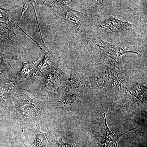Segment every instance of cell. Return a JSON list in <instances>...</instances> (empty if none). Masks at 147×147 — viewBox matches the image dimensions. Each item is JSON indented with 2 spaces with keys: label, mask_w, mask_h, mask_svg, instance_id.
I'll list each match as a JSON object with an SVG mask.
<instances>
[{
  "label": "cell",
  "mask_w": 147,
  "mask_h": 147,
  "mask_svg": "<svg viewBox=\"0 0 147 147\" xmlns=\"http://www.w3.org/2000/svg\"><path fill=\"white\" fill-rule=\"evenodd\" d=\"M93 42L95 47H97L99 54L113 63H119L121 58L127 53L138 54L136 52L129 51L117 44L105 42L100 38L95 39Z\"/></svg>",
  "instance_id": "obj_1"
},
{
  "label": "cell",
  "mask_w": 147,
  "mask_h": 147,
  "mask_svg": "<svg viewBox=\"0 0 147 147\" xmlns=\"http://www.w3.org/2000/svg\"><path fill=\"white\" fill-rule=\"evenodd\" d=\"M104 117L105 119V128H106V133L104 136H102L98 132L92 130V131L94 132L93 137L96 139H97L98 141L97 144L99 145L100 147H118L117 144L120 138L125 133L136 129L135 128L131 130H128L125 133L121 135H116L114 132L111 131L108 127L107 122H106V116L105 114H104Z\"/></svg>",
  "instance_id": "obj_2"
},
{
  "label": "cell",
  "mask_w": 147,
  "mask_h": 147,
  "mask_svg": "<svg viewBox=\"0 0 147 147\" xmlns=\"http://www.w3.org/2000/svg\"><path fill=\"white\" fill-rule=\"evenodd\" d=\"M133 24L126 21L115 17H109L102 21L99 27L105 30L115 32H122L130 30L133 28Z\"/></svg>",
  "instance_id": "obj_3"
},
{
  "label": "cell",
  "mask_w": 147,
  "mask_h": 147,
  "mask_svg": "<svg viewBox=\"0 0 147 147\" xmlns=\"http://www.w3.org/2000/svg\"><path fill=\"white\" fill-rule=\"evenodd\" d=\"M36 138L33 143L30 145H25V147H47L46 146V139L45 136L41 133H34Z\"/></svg>",
  "instance_id": "obj_4"
},
{
  "label": "cell",
  "mask_w": 147,
  "mask_h": 147,
  "mask_svg": "<svg viewBox=\"0 0 147 147\" xmlns=\"http://www.w3.org/2000/svg\"><path fill=\"white\" fill-rule=\"evenodd\" d=\"M62 147H73V146H71L68 144H65V143H64L62 142L61 139L60 141L59 142H57Z\"/></svg>",
  "instance_id": "obj_5"
},
{
  "label": "cell",
  "mask_w": 147,
  "mask_h": 147,
  "mask_svg": "<svg viewBox=\"0 0 147 147\" xmlns=\"http://www.w3.org/2000/svg\"><path fill=\"white\" fill-rule=\"evenodd\" d=\"M1 55H0V64H1Z\"/></svg>",
  "instance_id": "obj_6"
}]
</instances>
